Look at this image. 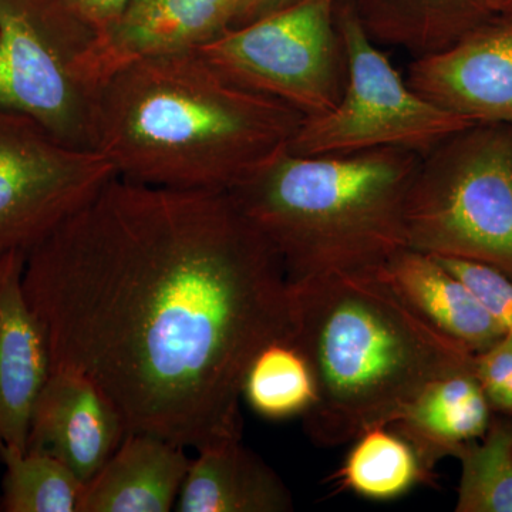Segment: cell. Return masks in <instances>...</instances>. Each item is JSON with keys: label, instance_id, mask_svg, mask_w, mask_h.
<instances>
[{"label": "cell", "instance_id": "1", "mask_svg": "<svg viewBox=\"0 0 512 512\" xmlns=\"http://www.w3.org/2000/svg\"><path fill=\"white\" fill-rule=\"evenodd\" d=\"M52 367L90 377L127 431L195 450L242 439L254 357L292 342L284 265L229 191L111 178L26 252Z\"/></svg>", "mask_w": 512, "mask_h": 512}, {"label": "cell", "instance_id": "2", "mask_svg": "<svg viewBox=\"0 0 512 512\" xmlns=\"http://www.w3.org/2000/svg\"><path fill=\"white\" fill-rule=\"evenodd\" d=\"M302 120L195 52L153 57L117 70L101 87L94 150L134 183L231 191L288 147Z\"/></svg>", "mask_w": 512, "mask_h": 512}, {"label": "cell", "instance_id": "3", "mask_svg": "<svg viewBox=\"0 0 512 512\" xmlns=\"http://www.w3.org/2000/svg\"><path fill=\"white\" fill-rule=\"evenodd\" d=\"M293 345L311 366L315 400L303 429L319 447L390 427L429 384L470 369L474 355L373 275L289 285Z\"/></svg>", "mask_w": 512, "mask_h": 512}, {"label": "cell", "instance_id": "4", "mask_svg": "<svg viewBox=\"0 0 512 512\" xmlns=\"http://www.w3.org/2000/svg\"><path fill=\"white\" fill-rule=\"evenodd\" d=\"M420 160L396 148L301 156L285 147L229 192L271 242L289 285L375 275L409 248L404 202Z\"/></svg>", "mask_w": 512, "mask_h": 512}, {"label": "cell", "instance_id": "5", "mask_svg": "<svg viewBox=\"0 0 512 512\" xmlns=\"http://www.w3.org/2000/svg\"><path fill=\"white\" fill-rule=\"evenodd\" d=\"M404 229L414 251L512 278V126L473 124L421 157Z\"/></svg>", "mask_w": 512, "mask_h": 512}, {"label": "cell", "instance_id": "6", "mask_svg": "<svg viewBox=\"0 0 512 512\" xmlns=\"http://www.w3.org/2000/svg\"><path fill=\"white\" fill-rule=\"evenodd\" d=\"M99 33L62 0H0V109L67 146L94 150Z\"/></svg>", "mask_w": 512, "mask_h": 512}, {"label": "cell", "instance_id": "7", "mask_svg": "<svg viewBox=\"0 0 512 512\" xmlns=\"http://www.w3.org/2000/svg\"><path fill=\"white\" fill-rule=\"evenodd\" d=\"M336 18L345 49V90L333 109L302 120L289 151L325 156L396 148L423 157L477 124L412 89L377 49L346 0H339Z\"/></svg>", "mask_w": 512, "mask_h": 512}, {"label": "cell", "instance_id": "8", "mask_svg": "<svg viewBox=\"0 0 512 512\" xmlns=\"http://www.w3.org/2000/svg\"><path fill=\"white\" fill-rule=\"evenodd\" d=\"M338 5L339 0H295L232 26L194 52L231 82L284 101L303 119L319 116L345 90Z\"/></svg>", "mask_w": 512, "mask_h": 512}, {"label": "cell", "instance_id": "9", "mask_svg": "<svg viewBox=\"0 0 512 512\" xmlns=\"http://www.w3.org/2000/svg\"><path fill=\"white\" fill-rule=\"evenodd\" d=\"M116 175L100 151L0 109V254L28 252Z\"/></svg>", "mask_w": 512, "mask_h": 512}, {"label": "cell", "instance_id": "10", "mask_svg": "<svg viewBox=\"0 0 512 512\" xmlns=\"http://www.w3.org/2000/svg\"><path fill=\"white\" fill-rule=\"evenodd\" d=\"M406 80L473 123L512 126V18L493 16L447 49L414 57Z\"/></svg>", "mask_w": 512, "mask_h": 512}, {"label": "cell", "instance_id": "11", "mask_svg": "<svg viewBox=\"0 0 512 512\" xmlns=\"http://www.w3.org/2000/svg\"><path fill=\"white\" fill-rule=\"evenodd\" d=\"M126 434L119 409L100 386L77 370L52 367L33 410L28 448L59 458L86 485Z\"/></svg>", "mask_w": 512, "mask_h": 512}, {"label": "cell", "instance_id": "12", "mask_svg": "<svg viewBox=\"0 0 512 512\" xmlns=\"http://www.w3.org/2000/svg\"><path fill=\"white\" fill-rule=\"evenodd\" d=\"M239 0H128L92 56L94 79L106 80L128 64L181 55L211 42L237 23Z\"/></svg>", "mask_w": 512, "mask_h": 512}, {"label": "cell", "instance_id": "13", "mask_svg": "<svg viewBox=\"0 0 512 512\" xmlns=\"http://www.w3.org/2000/svg\"><path fill=\"white\" fill-rule=\"evenodd\" d=\"M26 252L0 278V453L28 450L33 410L52 372L45 330L23 292Z\"/></svg>", "mask_w": 512, "mask_h": 512}, {"label": "cell", "instance_id": "14", "mask_svg": "<svg viewBox=\"0 0 512 512\" xmlns=\"http://www.w3.org/2000/svg\"><path fill=\"white\" fill-rule=\"evenodd\" d=\"M190 463L185 447L156 434L127 431L84 487L80 512L173 511Z\"/></svg>", "mask_w": 512, "mask_h": 512}, {"label": "cell", "instance_id": "15", "mask_svg": "<svg viewBox=\"0 0 512 512\" xmlns=\"http://www.w3.org/2000/svg\"><path fill=\"white\" fill-rule=\"evenodd\" d=\"M373 276L430 325L471 352H483L505 335L473 291L434 256L404 248Z\"/></svg>", "mask_w": 512, "mask_h": 512}, {"label": "cell", "instance_id": "16", "mask_svg": "<svg viewBox=\"0 0 512 512\" xmlns=\"http://www.w3.org/2000/svg\"><path fill=\"white\" fill-rule=\"evenodd\" d=\"M293 498L281 477L242 439L198 448L185 476L175 511L288 512Z\"/></svg>", "mask_w": 512, "mask_h": 512}, {"label": "cell", "instance_id": "17", "mask_svg": "<svg viewBox=\"0 0 512 512\" xmlns=\"http://www.w3.org/2000/svg\"><path fill=\"white\" fill-rule=\"evenodd\" d=\"M494 414L473 366L429 384L389 429L413 447L431 474L440 460L481 439Z\"/></svg>", "mask_w": 512, "mask_h": 512}, {"label": "cell", "instance_id": "18", "mask_svg": "<svg viewBox=\"0 0 512 512\" xmlns=\"http://www.w3.org/2000/svg\"><path fill=\"white\" fill-rule=\"evenodd\" d=\"M377 45L414 57L447 49L493 18L485 0H346Z\"/></svg>", "mask_w": 512, "mask_h": 512}, {"label": "cell", "instance_id": "19", "mask_svg": "<svg viewBox=\"0 0 512 512\" xmlns=\"http://www.w3.org/2000/svg\"><path fill=\"white\" fill-rule=\"evenodd\" d=\"M0 464V511L80 512L86 485L59 458L35 448H3Z\"/></svg>", "mask_w": 512, "mask_h": 512}, {"label": "cell", "instance_id": "20", "mask_svg": "<svg viewBox=\"0 0 512 512\" xmlns=\"http://www.w3.org/2000/svg\"><path fill=\"white\" fill-rule=\"evenodd\" d=\"M345 487L373 500H389L430 480L413 447L389 427H375L357 437L339 473Z\"/></svg>", "mask_w": 512, "mask_h": 512}, {"label": "cell", "instance_id": "21", "mask_svg": "<svg viewBox=\"0 0 512 512\" xmlns=\"http://www.w3.org/2000/svg\"><path fill=\"white\" fill-rule=\"evenodd\" d=\"M242 397L265 419L303 416L315 400L308 360L292 342L271 343L249 365Z\"/></svg>", "mask_w": 512, "mask_h": 512}, {"label": "cell", "instance_id": "22", "mask_svg": "<svg viewBox=\"0 0 512 512\" xmlns=\"http://www.w3.org/2000/svg\"><path fill=\"white\" fill-rule=\"evenodd\" d=\"M457 458V512H512V416L494 414L484 436Z\"/></svg>", "mask_w": 512, "mask_h": 512}, {"label": "cell", "instance_id": "23", "mask_svg": "<svg viewBox=\"0 0 512 512\" xmlns=\"http://www.w3.org/2000/svg\"><path fill=\"white\" fill-rule=\"evenodd\" d=\"M437 259L444 268L473 291L478 301L483 303L487 312L500 323L505 333L512 335V278L498 269L477 262L451 258Z\"/></svg>", "mask_w": 512, "mask_h": 512}, {"label": "cell", "instance_id": "24", "mask_svg": "<svg viewBox=\"0 0 512 512\" xmlns=\"http://www.w3.org/2000/svg\"><path fill=\"white\" fill-rule=\"evenodd\" d=\"M474 373L495 414L512 416V335L474 355Z\"/></svg>", "mask_w": 512, "mask_h": 512}, {"label": "cell", "instance_id": "25", "mask_svg": "<svg viewBox=\"0 0 512 512\" xmlns=\"http://www.w3.org/2000/svg\"><path fill=\"white\" fill-rule=\"evenodd\" d=\"M70 9L86 20L96 32H106L126 8L128 0H62Z\"/></svg>", "mask_w": 512, "mask_h": 512}, {"label": "cell", "instance_id": "26", "mask_svg": "<svg viewBox=\"0 0 512 512\" xmlns=\"http://www.w3.org/2000/svg\"><path fill=\"white\" fill-rule=\"evenodd\" d=\"M293 2L295 0H239V13L235 26L245 25L252 20L262 18Z\"/></svg>", "mask_w": 512, "mask_h": 512}, {"label": "cell", "instance_id": "27", "mask_svg": "<svg viewBox=\"0 0 512 512\" xmlns=\"http://www.w3.org/2000/svg\"><path fill=\"white\" fill-rule=\"evenodd\" d=\"M487 6L494 16L512 18V0H487Z\"/></svg>", "mask_w": 512, "mask_h": 512}, {"label": "cell", "instance_id": "28", "mask_svg": "<svg viewBox=\"0 0 512 512\" xmlns=\"http://www.w3.org/2000/svg\"><path fill=\"white\" fill-rule=\"evenodd\" d=\"M16 252L23 251H12L6 252V254H0V278H2V275L5 274L6 268H8L10 261H12L13 255H15Z\"/></svg>", "mask_w": 512, "mask_h": 512}, {"label": "cell", "instance_id": "29", "mask_svg": "<svg viewBox=\"0 0 512 512\" xmlns=\"http://www.w3.org/2000/svg\"><path fill=\"white\" fill-rule=\"evenodd\" d=\"M485 2H487V0H485Z\"/></svg>", "mask_w": 512, "mask_h": 512}]
</instances>
